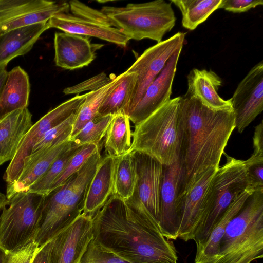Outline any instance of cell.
<instances>
[{"mask_svg": "<svg viewBox=\"0 0 263 263\" xmlns=\"http://www.w3.org/2000/svg\"><path fill=\"white\" fill-rule=\"evenodd\" d=\"M94 238L130 263H177L172 241L136 194H112L92 217Z\"/></svg>", "mask_w": 263, "mask_h": 263, "instance_id": "obj_1", "label": "cell"}, {"mask_svg": "<svg viewBox=\"0 0 263 263\" xmlns=\"http://www.w3.org/2000/svg\"><path fill=\"white\" fill-rule=\"evenodd\" d=\"M183 123L179 158L182 170L180 192L192 178L210 167H219L235 127L231 107L214 109L196 97L185 94L179 103Z\"/></svg>", "mask_w": 263, "mask_h": 263, "instance_id": "obj_2", "label": "cell"}, {"mask_svg": "<svg viewBox=\"0 0 263 263\" xmlns=\"http://www.w3.org/2000/svg\"><path fill=\"white\" fill-rule=\"evenodd\" d=\"M101 151L99 146L78 172L45 195L40 228L34 239L40 246L83 213L88 186L102 159Z\"/></svg>", "mask_w": 263, "mask_h": 263, "instance_id": "obj_3", "label": "cell"}, {"mask_svg": "<svg viewBox=\"0 0 263 263\" xmlns=\"http://www.w3.org/2000/svg\"><path fill=\"white\" fill-rule=\"evenodd\" d=\"M180 98L171 99L146 119L135 125L129 152L145 153L166 166L179 159L183 132Z\"/></svg>", "mask_w": 263, "mask_h": 263, "instance_id": "obj_4", "label": "cell"}, {"mask_svg": "<svg viewBox=\"0 0 263 263\" xmlns=\"http://www.w3.org/2000/svg\"><path fill=\"white\" fill-rule=\"evenodd\" d=\"M262 257L263 188H258L227 224L217 263H251Z\"/></svg>", "mask_w": 263, "mask_h": 263, "instance_id": "obj_5", "label": "cell"}, {"mask_svg": "<svg viewBox=\"0 0 263 263\" xmlns=\"http://www.w3.org/2000/svg\"><path fill=\"white\" fill-rule=\"evenodd\" d=\"M101 11L112 27L129 40L137 41L148 39L161 42L176 20L171 4L164 0L129 3L125 7L105 6Z\"/></svg>", "mask_w": 263, "mask_h": 263, "instance_id": "obj_6", "label": "cell"}, {"mask_svg": "<svg viewBox=\"0 0 263 263\" xmlns=\"http://www.w3.org/2000/svg\"><path fill=\"white\" fill-rule=\"evenodd\" d=\"M45 195L18 193L1 209L0 248L13 251L35 239L40 225Z\"/></svg>", "mask_w": 263, "mask_h": 263, "instance_id": "obj_7", "label": "cell"}, {"mask_svg": "<svg viewBox=\"0 0 263 263\" xmlns=\"http://www.w3.org/2000/svg\"><path fill=\"white\" fill-rule=\"evenodd\" d=\"M223 154L227 160L222 167L218 168L214 177L209 213L193 235V240L196 246V253L202 248L214 226L233 200L248 186H254L249 176L245 160L237 159L224 152Z\"/></svg>", "mask_w": 263, "mask_h": 263, "instance_id": "obj_8", "label": "cell"}, {"mask_svg": "<svg viewBox=\"0 0 263 263\" xmlns=\"http://www.w3.org/2000/svg\"><path fill=\"white\" fill-rule=\"evenodd\" d=\"M219 167H210L195 175L179 192L177 201L180 220L178 238L185 241L192 240L196 230L205 220L212 201L214 177Z\"/></svg>", "mask_w": 263, "mask_h": 263, "instance_id": "obj_9", "label": "cell"}, {"mask_svg": "<svg viewBox=\"0 0 263 263\" xmlns=\"http://www.w3.org/2000/svg\"><path fill=\"white\" fill-rule=\"evenodd\" d=\"M87 93L77 95L48 111L33 124L22 139L17 152L4 174L7 186L17 179L22 169L24 159L32 153L34 145L50 129L76 114L84 101Z\"/></svg>", "mask_w": 263, "mask_h": 263, "instance_id": "obj_10", "label": "cell"}, {"mask_svg": "<svg viewBox=\"0 0 263 263\" xmlns=\"http://www.w3.org/2000/svg\"><path fill=\"white\" fill-rule=\"evenodd\" d=\"M186 33L178 32L168 39L146 49L126 70L135 72L137 78L133 97L125 112L128 115L143 97L147 88L179 48H182Z\"/></svg>", "mask_w": 263, "mask_h": 263, "instance_id": "obj_11", "label": "cell"}, {"mask_svg": "<svg viewBox=\"0 0 263 263\" xmlns=\"http://www.w3.org/2000/svg\"><path fill=\"white\" fill-rule=\"evenodd\" d=\"M69 3L48 0H0V34L68 13Z\"/></svg>", "mask_w": 263, "mask_h": 263, "instance_id": "obj_12", "label": "cell"}, {"mask_svg": "<svg viewBox=\"0 0 263 263\" xmlns=\"http://www.w3.org/2000/svg\"><path fill=\"white\" fill-rule=\"evenodd\" d=\"M93 238L92 217L82 214L51 239L50 263H79Z\"/></svg>", "mask_w": 263, "mask_h": 263, "instance_id": "obj_13", "label": "cell"}, {"mask_svg": "<svg viewBox=\"0 0 263 263\" xmlns=\"http://www.w3.org/2000/svg\"><path fill=\"white\" fill-rule=\"evenodd\" d=\"M235 127L241 133L263 110V62L253 67L231 98Z\"/></svg>", "mask_w": 263, "mask_h": 263, "instance_id": "obj_14", "label": "cell"}, {"mask_svg": "<svg viewBox=\"0 0 263 263\" xmlns=\"http://www.w3.org/2000/svg\"><path fill=\"white\" fill-rule=\"evenodd\" d=\"M182 180V170L179 158L172 165H163L158 222L163 235L168 240L178 238L180 220L177 201Z\"/></svg>", "mask_w": 263, "mask_h": 263, "instance_id": "obj_15", "label": "cell"}, {"mask_svg": "<svg viewBox=\"0 0 263 263\" xmlns=\"http://www.w3.org/2000/svg\"><path fill=\"white\" fill-rule=\"evenodd\" d=\"M132 152L137 176L134 193L158 221L163 165L145 153Z\"/></svg>", "mask_w": 263, "mask_h": 263, "instance_id": "obj_16", "label": "cell"}, {"mask_svg": "<svg viewBox=\"0 0 263 263\" xmlns=\"http://www.w3.org/2000/svg\"><path fill=\"white\" fill-rule=\"evenodd\" d=\"M182 48L178 49L167 61L164 67L149 85L143 97L128 115L135 125L146 119L171 99L173 81Z\"/></svg>", "mask_w": 263, "mask_h": 263, "instance_id": "obj_17", "label": "cell"}, {"mask_svg": "<svg viewBox=\"0 0 263 263\" xmlns=\"http://www.w3.org/2000/svg\"><path fill=\"white\" fill-rule=\"evenodd\" d=\"M103 44H91L87 36L68 32H56L54 37L55 65L74 70L89 65L96 57V51Z\"/></svg>", "mask_w": 263, "mask_h": 263, "instance_id": "obj_18", "label": "cell"}, {"mask_svg": "<svg viewBox=\"0 0 263 263\" xmlns=\"http://www.w3.org/2000/svg\"><path fill=\"white\" fill-rule=\"evenodd\" d=\"M48 23L49 28H54L65 32L95 37L122 47H125L130 40L115 27L69 13L56 14Z\"/></svg>", "mask_w": 263, "mask_h": 263, "instance_id": "obj_19", "label": "cell"}, {"mask_svg": "<svg viewBox=\"0 0 263 263\" xmlns=\"http://www.w3.org/2000/svg\"><path fill=\"white\" fill-rule=\"evenodd\" d=\"M71 143V141L68 140L53 147L40 149L27 156L24 159L17 179L13 184L7 186V199L16 193L27 192L29 187L45 174L59 155Z\"/></svg>", "mask_w": 263, "mask_h": 263, "instance_id": "obj_20", "label": "cell"}, {"mask_svg": "<svg viewBox=\"0 0 263 263\" xmlns=\"http://www.w3.org/2000/svg\"><path fill=\"white\" fill-rule=\"evenodd\" d=\"M116 159L107 155L102 157L88 186L82 214L93 217L113 194Z\"/></svg>", "mask_w": 263, "mask_h": 263, "instance_id": "obj_21", "label": "cell"}, {"mask_svg": "<svg viewBox=\"0 0 263 263\" xmlns=\"http://www.w3.org/2000/svg\"><path fill=\"white\" fill-rule=\"evenodd\" d=\"M28 108L14 111L0 120V165L11 161L33 125Z\"/></svg>", "mask_w": 263, "mask_h": 263, "instance_id": "obj_22", "label": "cell"}, {"mask_svg": "<svg viewBox=\"0 0 263 263\" xmlns=\"http://www.w3.org/2000/svg\"><path fill=\"white\" fill-rule=\"evenodd\" d=\"M49 29L44 22L15 29L0 35V67L6 66L15 58L26 54L41 34Z\"/></svg>", "mask_w": 263, "mask_h": 263, "instance_id": "obj_23", "label": "cell"}, {"mask_svg": "<svg viewBox=\"0 0 263 263\" xmlns=\"http://www.w3.org/2000/svg\"><path fill=\"white\" fill-rule=\"evenodd\" d=\"M256 189L257 188L252 185L248 186L230 204L214 226L202 248L196 253L195 263L218 262L220 243L227 224Z\"/></svg>", "mask_w": 263, "mask_h": 263, "instance_id": "obj_24", "label": "cell"}, {"mask_svg": "<svg viewBox=\"0 0 263 263\" xmlns=\"http://www.w3.org/2000/svg\"><path fill=\"white\" fill-rule=\"evenodd\" d=\"M30 84L27 73L20 66L8 72L0 95V120L9 114L28 108Z\"/></svg>", "mask_w": 263, "mask_h": 263, "instance_id": "obj_25", "label": "cell"}, {"mask_svg": "<svg viewBox=\"0 0 263 263\" xmlns=\"http://www.w3.org/2000/svg\"><path fill=\"white\" fill-rule=\"evenodd\" d=\"M221 85V78L214 71L194 68L187 76L186 94L196 97L203 104L214 109L231 107V99L224 100L218 93Z\"/></svg>", "mask_w": 263, "mask_h": 263, "instance_id": "obj_26", "label": "cell"}, {"mask_svg": "<svg viewBox=\"0 0 263 263\" xmlns=\"http://www.w3.org/2000/svg\"><path fill=\"white\" fill-rule=\"evenodd\" d=\"M137 78L135 72L125 71L120 74L115 86L104 99L97 115L104 116L125 114L133 97Z\"/></svg>", "mask_w": 263, "mask_h": 263, "instance_id": "obj_27", "label": "cell"}, {"mask_svg": "<svg viewBox=\"0 0 263 263\" xmlns=\"http://www.w3.org/2000/svg\"><path fill=\"white\" fill-rule=\"evenodd\" d=\"M132 134L128 116L123 112L114 115L104 137L106 155L118 157L128 153L132 145Z\"/></svg>", "mask_w": 263, "mask_h": 263, "instance_id": "obj_28", "label": "cell"}, {"mask_svg": "<svg viewBox=\"0 0 263 263\" xmlns=\"http://www.w3.org/2000/svg\"><path fill=\"white\" fill-rule=\"evenodd\" d=\"M180 10L183 27L195 30L219 7L222 0H171Z\"/></svg>", "mask_w": 263, "mask_h": 263, "instance_id": "obj_29", "label": "cell"}, {"mask_svg": "<svg viewBox=\"0 0 263 263\" xmlns=\"http://www.w3.org/2000/svg\"><path fill=\"white\" fill-rule=\"evenodd\" d=\"M137 176L132 152L117 157L115 174L114 193L124 200L133 195Z\"/></svg>", "mask_w": 263, "mask_h": 263, "instance_id": "obj_30", "label": "cell"}, {"mask_svg": "<svg viewBox=\"0 0 263 263\" xmlns=\"http://www.w3.org/2000/svg\"><path fill=\"white\" fill-rule=\"evenodd\" d=\"M119 75L114 76L111 81L103 86L89 91L83 103L78 110L73 124L69 139L75 136L88 122L98 114L99 107L105 97L115 86Z\"/></svg>", "mask_w": 263, "mask_h": 263, "instance_id": "obj_31", "label": "cell"}, {"mask_svg": "<svg viewBox=\"0 0 263 263\" xmlns=\"http://www.w3.org/2000/svg\"><path fill=\"white\" fill-rule=\"evenodd\" d=\"M82 146L75 145L71 142L59 155L45 174L29 187L28 191L44 195L47 194L52 183L63 172L72 156Z\"/></svg>", "mask_w": 263, "mask_h": 263, "instance_id": "obj_32", "label": "cell"}, {"mask_svg": "<svg viewBox=\"0 0 263 263\" xmlns=\"http://www.w3.org/2000/svg\"><path fill=\"white\" fill-rule=\"evenodd\" d=\"M113 116L111 115L104 116L97 115L69 140L78 146L87 144L100 146Z\"/></svg>", "mask_w": 263, "mask_h": 263, "instance_id": "obj_33", "label": "cell"}, {"mask_svg": "<svg viewBox=\"0 0 263 263\" xmlns=\"http://www.w3.org/2000/svg\"><path fill=\"white\" fill-rule=\"evenodd\" d=\"M99 146L93 144L82 146L72 156L63 172L52 183L48 193L64 184L71 176L78 172Z\"/></svg>", "mask_w": 263, "mask_h": 263, "instance_id": "obj_34", "label": "cell"}, {"mask_svg": "<svg viewBox=\"0 0 263 263\" xmlns=\"http://www.w3.org/2000/svg\"><path fill=\"white\" fill-rule=\"evenodd\" d=\"M76 113L49 130L34 145L32 153L69 140Z\"/></svg>", "mask_w": 263, "mask_h": 263, "instance_id": "obj_35", "label": "cell"}, {"mask_svg": "<svg viewBox=\"0 0 263 263\" xmlns=\"http://www.w3.org/2000/svg\"><path fill=\"white\" fill-rule=\"evenodd\" d=\"M79 263H130L100 243L94 238Z\"/></svg>", "mask_w": 263, "mask_h": 263, "instance_id": "obj_36", "label": "cell"}, {"mask_svg": "<svg viewBox=\"0 0 263 263\" xmlns=\"http://www.w3.org/2000/svg\"><path fill=\"white\" fill-rule=\"evenodd\" d=\"M44 245L40 246L33 239L13 251H4L3 263H32Z\"/></svg>", "mask_w": 263, "mask_h": 263, "instance_id": "obj_37", "label": "cell"}, {"mask_svg": "<svg viewBox=\"0 0 263 263\" xmlns=\"http://www.w3.org/2000/svg\"><path fill=\"white\" fill-rule=\"evenodd\" d=\"M69 4L72 14L111 26L107 16L101 11L93 9L77 0L71 1Z\"/></svg>", "mask_w": 263, "mask_h": 263, "instance_id": "obj_38", "label": "cell"}, {"mask_svg": "<svg viewBox=\"0 0 263 263\" xmlns=\"http://www.w3.org/2000/svg\"><path fill=\"white\" fill-rule=\"evenodd\" d=\"M114 77H108L102 72L76 85L65 88L63 93L65 95H79L80 92L87 90L93 91L110 82Z\"/></svg>", "mask_w": 263, "mask_h": 263, "instance_id": "obj_39", "label": "cell"}, {"mask_svg": "<svg viewBox=\"0 0 263 263\" xmlns=\"http://www.w3.org/2000/svg\"><path fill=\"white\" fill-rule=\"evenodd\" d=\"M254 152L251 156L245 160L246 167L253 165L263 164V122L262 121L255 128L253 137Z\"/></svg>", "mask_w": 263, "mask_h": 263, "instance_id": "obj_40", "label": "cell"}, {"mask_svg": "<svg viewBox=\"0 0 263 263\" xmlns=\"http://www.w3.org/2000/svg\"><path fill=\"white\" fill-rule=\"evenodd\" d=\"M263 5L262 0H222L218 9L233 13H241Z\"/></svg>", "mask_w": 263, "mask_h": 263, "instance_id": "obj_41", "label": "cell"}, {"mask_svg": "<svg viewBox=\"0 0 263 263\" xmlns=\"http://www.w3.org/2000/svg\"><path fill=\"white\" fill-rule=\"evenodd\" d=\"M52 239L46 243L36 255L32 263H50L49 255Z\"/></svg>", "mask_w": 263, "mask_h": 263, "instance_id": "obj_42", "label": "cell"}, {"mask_svg": "<svg viewBox=\"0 0 263 263\" xmlns=\"http://www.w3.org/2000/svg\"><path fill=\"white\" fill-rule=\"evenodd\" d=\"M6 68V67L4 66L0 67V95L8 74V71Z\"/></svg>", "mask_w": 263, "mask_h": 263, "instance_id": "obj_43", "label": "cell"}, {"mask_svg": "<svg viewBox=\"0 0 263 263\" xmlns=\"http://www.w3.org/2000/svg\"><path fill=\"white\" fill-rule=\"evenodd\" d=\"M7 200L6 195L0 191V210L5 204Z\"/></svg>", "mask_w": 263, "mask_h": 263, "instance_id": "obj_44", "label": "cell"}, {"mask_svg": "<svg viewBox=\"0 0 263 263\" xmlns=\"http://www.w3.org/2000/svg\"><path fill=\"white\" fill-rule=\"evenodd\" d=\"M5 255V251L0 248V263H3Z\"/></svg>", "mask_w": 263, "mask_h": 263, "instance_id": "obj_45", "label": "cell"}, {"mask_svg": "<svg viewBox=\"0 0 263 263\" xmlns=\"http://www.w3.org/2000/svg\"><path fill=\"white\" fill-rule=\"evenodd\" d=\"M1 34H0V35H1Z\"/></svg>", "mask_w": 263, "mask_h": 263, "instance_id": "obj_46", "label": "cell"}]
</instances>
